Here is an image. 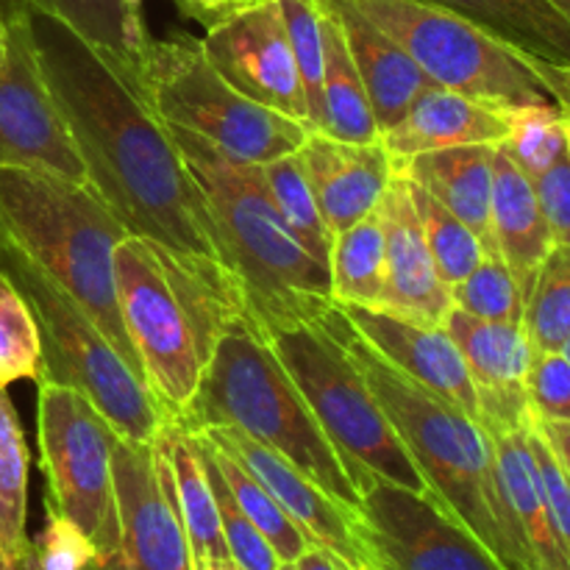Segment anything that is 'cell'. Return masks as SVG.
<instances>
[{
  "instance_id": "obj_1",
  "label": "cell",
  "mask_w": 570,
  "mask_h": 570,
  "mask_svg": "<svg viewBox=\"0 0 570 570\" xmlns=\"http://www.w3.org/2000/svg\"><path fill=\"white\" fill-rule=\"evenodd\" d=\"M31 31L45 81L87 170V187L134 237L223 267L200 195L165 122L70 26L31 14Z\"/></svg>"
},
{
  "instance_id": "obj_2",
  "label": "cell",
  "mask_w": 570,
  "mask_h": 570,
  "mask_svg": "<svg viewBox=\"0 0 570 570\" xmlns=\"http://www.w3.org/2000/svg\"><path fill=\"white\" fill-rule=\"evenodd\" d=\"M317 323L348 351L367 379L426 479L429 495L462 523L501 568L540 570L501 493L493 440L482 423L384 360L337 304Z\"/></svg>"
},
{
  "instance_id": "obj_3",
  "label": "cell",
  "mask_w": 570,
  "mask_h": 570,
  "mask_svg": "<svg viewBox=\"0 0 570 570\" xmlns=\"http://www.w3.org/2000/svg\"><path fill=\"white\" fill-rule=\"evenodd\" d=\"M167 131L200 195L206 232L256 326L287 332L321 321L334 306L328 267L278 215L259 165L232 159L181 128Z\"/></svg>"
},
{
  "instance_id": "obj_4",
  "label": "cell",
  "mask_w": 570,
  "mask_h": 570,
  "mask_svg": "<svg viewBox=\"0 0 570 570\" xmlns=\"http://www.w3.org/2000/svg\"><path fill=\"white\" fill-rule=\"evenodd\" d=\"M115 287L142 382L165 417L178 421L198 390L223 326L245 312L223 267L184 259L145 237L115 245Z\"/></svg>"
},
{
  "instance_id": "obj_5",
  "label": "cell",
  "mask_w": 570,
  "mask_h": 570,
  "mask_svg": "<svg viewBox=\"0 0 570 570\" xmlns=\"http://www.w3.org/2000/svg\"><path fill=\"white\" fill-rule=\"evenodd\" d=\"M176 423L187 432L239 429L293 462L340 504L360 512L362 495L337 449L248 312H239L223 326L198 390Z\"/></svg>"
},
{
  "instance_id": "obj_6",
  "label": "cell",
  "mask_w": 570,
  "mask_h": 570,
  "mask_svg": "<svg viewBox=\"0 0 570 570\" xmlns=\"http://www.w3.org/2000/svg\"><path fill=\"white\" fill-rule=\"evenodd\" d=\"M0 220L9 239L111 340L142 379L115 287V245L128 234L87 187L45 170L0 167Z\"/></svg>"
},
{
  "instance_id": "obj_7",
  "label": "cell",
  "mask_w": 570,
  "mask_h": 570,
  "mask_svg": "<svg viewBox=\"0 0 570 570\" xmlns=\"http://www.w3.org/2000/svg\"><path fill=\"white\" fill-rule=\"evenodd\" d=\"M265 334L337 449L360 495L373 482L399 484L429 495L426 479L417 471L367 379L321 323Z\"/></svg>"
},
{
  "instance_id": "obj_8",
  "label": "cell",
  "mask_w": 570,
  "mask_h": 570,
  "mask_svg": "<svg viewBox=\"0 0 570 570\" xmlns=\"http://www.w3.org/2000/svg\"><path fill=\"white\" fill-rule=\"evenodd\" d=\"M139 98L165 126L195 134L245 165L295 154L309 128L232 87L206 59L200 39H148L134 78Z\"/></svg>"
},
{
  "instance_id": "obj_9",
  "label": "cell",
  "mask_w": 570,
  "mask_h": 570,
  "mask_svg": "<svg viewBox=\"0 0 570 570\" xmlns=\"http://www.w3.org/2000/svg\"><path fill=\"white\" fill-rule=\"evenodd\" d=\"M0 267L20 287L37 317L42 340L39 379L81 393L120 440L154 443L165 412L92 317L78 309L11 239L0 250Z\"/></svg>"
},
{
  "instance_id": "obj_10",
  "label": "cell",
  "mask_w": 570,
  "mask_h": 570,
  "mask_svg": "<svg viewBox=\"0 0 570 570\" xmlns=\"http://www.w3.org/2000/svg\"><path fill=\"white\" fill-rule=\"evenodd\" d=\"M421 65L429 81L482 104L518 109L554 104L523 50L456 11L423 0H351Z\"/></svg>"
},
{
  "instance_id": "obj_11",
  "label": "cell",
  "mask_w": 570,
  "mask_h": 570,
  "mask_svg": "<svg viewBox=\"0 0 570 570\" xmlns=\"http://www.w3.org/2000/svg\"><path fill=\"white\" fill-rule=\"evenodd\" d=\"M39 468L48 482L45 504L70 518L98 549V566L120 546L111 449L117 434L81 393L37 382Z\"/></svg>"
},
{
  "instance_id": "obj_12",
  "label": "cell",
  "mask_w": 570,
  "mask_h": 570,
  "mask_svg": "<svg viewBox=\"0 0 570 570\" xmlns=\"http://www.w3.org/2000/svg\"><path fill=\"white\" fill-rule=\"evenodd\" d=\"M9 20V53L0 65V167L45 170L67 181L87 184L65 117L39 65L31 14Z\"/></svg>"
},
{
  "instance_id": "obj_13",
  "label": "cell",
  "mask_w": 570,
  "mask_h": 570,
  "mask_svg": "<svg viewBox=\"0 0 570 570\" xmlns=\"http://www.w3.org/2000/svg\"><path fill=\"white\" fill-rule=\"evenodd\" d=\"M376 570H504L432 495L373 482L360 504Z\"/></svg>"
},
{
  "instance_id": "obj_14",
  "label": "cell",
  "mask_w": 570,
  "mask_h": 570,
  "mask_svg": "<svg viewBox=\"0 0 570 570\" xmlns=\"http://www.w3.org/2000/svg\"><path fill=\"white\" fill-rule=\"evenodd\" d=\"M117 529L120 546L92 570H193L176 501V479L159 443L115 440Z\"/></svg>"
},
{
  "instance_id": "obj_15",
  "label": "cell",
  "mask_w": 570,
  "mask_h": 570,
  "mask_svg": "<svg viewBox=\"0 0 570 570\" xmlns=\"http://www.w3.org/2000/svg\"><path fill=\"white\" fill-rule=\"evenodd\" d=\"M200 48L237 92L309 128L304 89L278 0H259L209 26Z\"/></svg>"
},
{
  "instance_id": "obj_16",
  "label": "cell",
  "mask_w": 570,
  "mask_h": 570,
  "mask_svg": "<svg viewBox=\"0 0 570 570\" xmlns=\"http://www.w3.org/2000/svg\"><path fill=\"white\" fill-rule=\"evenodd\" d=\"M198 434H204L223 454L237 460L273 495L284 515L309 540V546L328 551L351 570H376L365 538H362L360 512L340 504L326 490L317 488L306 473H301L293 462L278 456L267 445L256 443L239 429L209 426L200 429Z\"/></svg>"
},
{
  "instance_id": "obj_17",
  "label": "cell",
  "mask_w": 570,
  "mask_h": 570,
  "mask_svg": "<svg viewBox=\"0 0 570 570\" xmlns=\"http://www.w3.org/2000/svg\"><path fill=\"white\" fill-rule=\"evenodd\" d=\"M443 328L460 348L479 399V423L484 429H523L534 421L529 406L527 376L534 345L521 323L482 321L462 309L445 315Z\"/></svg>"
},
{
  "instance_id": "obj_18",
  "label": "cell",
  "mask_w": 570,
  "mask_h": 570,
  "mask_svg": "<svg viewBox=\"0 0 570 570\" xmlns=\"http://www.w3.org/2000/svg\"><path fill=\"white\" fill-rule=\"evenodd\" d=\"M376 215L384 228V293L379 309L423 326H443L445 315L454 309L451 287L434 267L421 217L412 204L410 178L395 165Z\"/></svg>"
},
{
  "instance_id": "obj_19",
  "label": "cell",
  "mask_w": 570,
  "mask_h": 570,
  "mask_svg": "<svg viewBox=\"0 0 570 570\" xmlns=\"http://www.w3.org/2000/svg\"><path fill=\"white\" fill-rule=\"evenodd\" d=\"M362 337L399 371L479 421V399L471 371L443 326H423L384 309L340 306Z\"/></svg>"
},
{
  "instance_id": "obj_20",
  "label": "cell",
  "mask_w": 570,
  "mask_h": 570,
  "mask_svg": "<svg viewBox=\"0 0 570 570\" xmlns=\"http://www.w3.org/2000/svg\"><path fill=\"white\" fill-rule=\"evenodd\" d=\"M298 154L332 237L373 215L393 178V159L382 142H340L309 131Z\"/></svg>"
},
{
  "instance_id": "obj_21",
  "label": "cell",
  "mask_w": 570,
  "mask_h": 570,
  "mask_svg": "<svg viewBox=\"0 0 570 570\" xmlns=\"http://www.w3.org/2000/svg\"><path fill=\"white\" fill-rule=\"evenodd\" d=\"M510 111L432 83L417 95L404 120L382 134V145L393 165L432 150L501 145L510 131Z\"/></svg>"
},
{
  "instance_id": "obj_22",
  "label": "cell",
  "mask_w": 570,
  "mask_h": 570,
  "mask_svg": "<svg viewBox=\"0 0 570 570\" xmlns=\"http://www.w3.org/2000/svg\"><path fill=\"white\" fill-rule=\"evenodd\" d=\"M328 3L343 26L351 59L371 100L379 131H390L404 120L417 95L432 87V81L421 65L376 22L367 20L351 0H328Z\"/></svg>"
},
{
  "instance_id": "obj_23",
  "label": "cell",
  "mask_w": 570,
  "mask_h": 570,
  "mask_svg": "<svg viewBox=\"0 0 570 570\" xmlns=\"http://www.w3.org/2000/svg\"><path fill=\"white\" fill-rule=\"evenodd\" d=\"M490 226H493V243L504 265L510 267L512 278L518 282L527 306L529 289L540 265L554 248L549 223L540 209L534 181L515 165L501 145H495L493 156V204H490Z\"/></svg>"
},
{
  "instance_id": "obj_24",
  "label": "cell",
  "mask_w": 570,
  "mask_h": 570,
  "mask_svg": "<svg viewBox=\"0 0 570 570\" xmlns=\"http://www.w3.org/2000/svg\"><path fill=\"white\" fill-rule=\"evenodd\" d=\"M493 156L495 145H462L432 150L395 165L412 181L432 193L456 220L465 223L482 243L484 254H499L490 226L493 204Z\"/></svg>"
},
{
  "instance_id": "obj_25",
  "label": "cell",
  "mask_w": 570,
  "mask_h": 570,
  "mask_svg": "<svg viewBox=\"0 0 570 570\" xmlns=\"http://www.w3.org/2000/svg\"><path fill=\"white\" fill-rule=\"evenodd\" d=\"M154 440L165 449L167 460L173 465L178 515H181L189 551V568L217 570L232 557H228L226 538H223L220 512H217L215 490H212L209 473H206L198 438L184 426H178L176 421L165 417Z\"/></svg>"
},
{
  "instance_id": "obj_26",
  "label": "cell",
  "mask_w": 570,
  "mask_h": 570,
  "mask_svg": "<svg viewBox=\"0 0 570 570\" xmlns=\"http://www.w3.org/2000/svg\"><path fill=\"white\" fill-rule=\"evenodd\" d=\"M534 423V421H532ZM529 423V426H532ZM523 429H484L493 440L495 471H499L501 493L532 549L534 562L540 570H570V554L557 534L551 521L549 501H546L543 482H540L538 465H534L532 449H529Z\"/></svg>"
},
{
  "instance_id": "obj_27",
  "label": "cell",
  "mask_w": 570,
  "mask_h": 570,
  "mask_svg": "<svg viewBox=\"0 0 570 570\" xmlns=\"http://www.w3.org/2000/svg\"><path fill=\"white\" fill-rule=\"evenodd\" d=\"M3 17L48 14L70 26L83 42L98 53L134 87L139 56L148 45L142 17L131 14L120 0H0ZM137 89V87H134Z\"/></svg>"
},
{
  "instance_id": "obj_28",
  "label": "cell",
  "mask_w": 570,
  "mask_h": 570,
  "mask_svg": "<svg viewBox=\"0 0 570 570\" xmlns=\"http://www.w3.org/2000/svg\"><path fill=\"white\" fill-rule=\"evenodd\" d=\"M317 131L340 142H382V131L351 59L343 26L328 0H323V89Z\"/></svg>"
},
{
  "instance_id": "obj_29",
  "label": "cell",
  "mask_w": 570,
  "mask_h": 570,
  "mask_svg": "<svg viewBox=\"0 0 570 570\" xmlns=\"http://www.w3.org/2000/svg\"><path fill=\"white\" fill-rule=\"evenodd\" d=\"M456 11L538 59L570 65V22L549 0H423Z\"/></svg>"
},
{
  "instance_id": "obj_30",
  "label": "cell",
  "mask_w": 570,
  "mask_h": 570,
  "mask_svg": "<svg viewBox=\"0 0 570 570\" xmlns=\"http://www.w3.org/2000/svg\"><path fill=\"white\" fill-rule=\"evenodd\" d=\"M328 278L337 306L379 309L384 293V228L376 212L334 237Z\"/></svg>"
},
{
  "instance_id": "obj_31",
  "label": "cell",
  "mask_w": 570,
  "mask_h": 570,
  "mask_svg": "<svg viewBox=\"0 0 570 570\" xmlns=\"http://www.w3.org/2000/svg\"><path fill=\"white\" fill-rule=\"evenodd\" d=\"M28 451L20 415L0 390V557H14L31 546L28 523Z\"/></svg>"
},
{
  "instance_id": "obj_32",
  "label": "cell",
  "mask_w": 570,
  "mask_h": 570,
  "mask_svg": "<svg viewBox=\"0 0 570 570\" xmlns=\"http://www.w3.org/2000/svg\"><path fill=\"white\" fill-rule=\"evenodd\" d=\"M262 178L267 184V193H271L273 204H276L278 215L284 217L293 234L298 237V243L315 256L321 265L328 267V256H332V232L323 223L321 209H317L315 193L309 187V178H306L304 159L301 154L278 156V159L265 161L259 165Z\"/></svg>"
},
{
  "instance_id": "obj_33",
  "label": "cell",
  "mask_w": 570,
  "mask_h": 570,
  "mask_svg": "<svg viewBox=\"0 0 570 570\" xmlns=\"http://www.w3.org/2000/svg\"><path fill=\"white\" fill-rule=\"evenodd\" d=\"M534 351H562L570 337V245H554L540 265L523 306Z\"/></svg>"
},
{
  "instance_id": "obj_34",
  "label": "cell",
  "mask_w": 570,
  "mask_h": 570,
  "mask_svg": "<svg viewBox=\"0 0 570 570\" xmlns=\"http://www.w3.org/2000/svg\"><path fill=\"white\" fill-rule=\"evenodd\" d=\"M200 438H204V434H200ZM206 445H209L212 456H215V462H217V468H220L223 479H226L228 490H232V495L237 499L239 510H243L245 515H248V521L259 529L262 538L273 546V551H276L278 560L298 562V557L304 554L306 549H312L309 540L298 532V527H295V523L284 515V510L276 504V501H273V495L267 493V490L262 488V484L256 482V479L250 476V473L245 471L237 460H232V456L223 454L220 449H215L209 440H206Z\"/></svg>"
},
{
  "instance_id": "obj_35",
  "label": "cell",
  "mask_w": 570,
  "mask_h": 570,
  "mask_svg": "<svg viewBox=\"0 0 570 570\" xmlns=\"http://www.w3.org/2000/svg\"><path fill=\"white\" fill-rule=\"evenodd\" d=\"M410 189L412 204H415L417 217H421L423 234H426L429 250H432L434 267H438L440 278H443L449 287H454V284H460L462 278L482 262V243H479V237L465 226V223L456 220L432 193H426V189L417 181H412V178Z\"/></svg>"
},
{
  "instance_id": "obj_36",
  "label": "cell",
  "mask_w": 570,
  "mask_h": 570,
  "mask_svg": "<svg viewBox=\"0 0 570 570\" xmlns=\"http://www.w3.org/2000/svg\"><path fill=\"white\" fill-rule=\"evenodd\" d=\"M42 373V340L26 295L0 267V390L37 382Z\"/></svg>"
},
{
  "instance_id": "obj_37",
  "label": "cell",
  "mask_w": 570,
  "mask_h": 570,
  "mask_svg": "<svg viewBox=\"0 0 570 570\" xmlns=\"http://www.w3.org/2000/svg\"><path fill=\"white\" fill-rule=\"evenodd\" d=\"M501 148L529 178H538L568 154L566 122L557 104L518 106L510 111V131Z\"/></svg>"
},
{
  "instance_id": "obj_38",
  "label": "cell",
  "mask_w": 570,
  "mask_h": 570,
  "mask_svg": "<svg viewBox=\"0 0 570 570\" xmlns=\"http://www.w3.org/2000/svg\"><path fill=\"white\" fill-rule=\"evenodd\" d=\"M451 304L482 321L523 326L521 287L499 254H484L482 262L460 284L451 287Z\"/></svg>"
},
{
  "instance_id": "obj_39",
  "label": "cell",
  "mask_w": 570,
  "mask_h": 570,
  "mask_svg": "<svg viewBox=\"0 0 570 570\" xmlns=\"http://www.w3.org/2000/svg\"><path fill=\"white\" fill-rule=\"evenodd\" d=\"M278 6L304 89L309 131H317L323 89V0H278Z\"/></svg>"
},
{
  "instance_id": "obj_40",
  "label": "cell",
  "mask_w": 570,
  "mask_h": 570,
  "mask_svg": "<svg viewBox=\"0 0 570 570\" xmlns=\"http://www.w3.org/2000/svg\"><path fill=\"white\" fill-rule=\"evenodd\" d=\"M195 438H198L200 451H204L206 473H209L212 490H215L223 538H226V549H228V557H232V562H237L243 570H276L278 566H282V560L276 557L273 546L262 538L259 529L248 521V515L239 510L237 499H234L232 490H228L226 479H223L220 468H217V462H215V456H212L206 440L200 438V434H195Z\"/></svg>"
},
{
  "instance_id": "obj_41",
  "label": "cell",
  "mask_w": 570,
  "mask_h": 570,
  "mask_svg": "<svg viewBox=\"0 0 570 570\" xmlns=\"http://www.w3.org/2000/svg\"><path fill=\"white\" fill-rule=\"evenodd\" d=\"M39 570H92L98 566V549L92 540L61 512L45 504V527L31 540Z\"/></svg>"
},
{
  "instance_id": "obj_42",
  "label": "cell",
  "mask_w": 570,
  "mask_h": 570,
  "mask_svg": "<svg viewBox=\"0 0 570 570\" xmlns=\"http://www.w3.org/2000/svg\"><path fill=\"white\" fill-rule=\"evenodd\" d=\"M527 395L538 421H570V360L562 351H534Z\"/></svg>"
},
{
  "instance_id": "obj_43",
  "label": "cell",
  "mask_w": 570,
  "mask_h": 570,
  "mask_svg": "<svg viewBox=\"0 0 570 570\" xmlns=\"http://www.w3.org/2000/svg\"><path fill=\"white\" fill-rule=\"evenodd\" d=\"M527 440H529V449H532L534 465H538L540 482H543L546 501H549V510H551V521H554L557 534H560L562 546H566L570 554V482L534 423L529 426Z\"/></svg>"
},
{
  "instance_id": "obj_44",
  "label": "cell",
  "mask_w": 570,
  "mask_h": 570,
  "mask_svg": "<svg viewBox=\"0 0 570 570\" xmlns=\"http://www.w3.org/2000/svg\"><path fill=\"white\" fill-rule=\"evenodd\" d=\"M534 181L540 209L554 245H570V159L568 154L557 159L546 173H540Z\"/></svg>"
},
{
  "instance_id": "obj_45",
  "label": "cell",
  "mask_w": 570,
  "mask_h": 570,
  "mask_svg": "<svg viewBox=\"0 0 570 570\" xmlns=\"http://www.w3.org/2000/svg\"><path fill=\"white\" fill-rule=\"evenodd\" d=\"M523 56H527V65L532 67V72L546 87V92L551 95V100L562 109H570V65H554V61L538 59L532 53Z\"/></svg>"
},
{
  "instance_id": "obj_46",
  "label": "cell",
  "mask_w": 570,
  "mask_h": 570,
  "mask_svg": "<svg viewBox=\"0 0 570 570\" xmlns=\"http://www.w3.org/2000/svg\"><path fill=\"white\" fill-rule=\"evenodd\" d=\"M176 3L184 14L195 17V20L209 28L215 22L226 20V17L237 14V11L248 9V6L259 3V0H176Z\"/></svg>"
},
{
  "instance_id": "obj_47",
  "label": "cell",
  "mask_w": 570,
  "mask_h": 570,
  "mask_svg": "<svg viewBox=\"0 0 570 570\" xmlns=\"http://www.w3.org/2000/svg\"><path fill=\"white\" fill-rule=\"evenodd\" d=\"M534 426L543 434L546 445L551 449L554 460L560 462L562 473L570 482V421H538L534 417Z\"/></svg>"
},
{
  "instance_id": "obj_48",
  "label": "cell",
  "mask_w": 570,
  "mask_h": 570,
  "mask_svg": "<svg viewBox=\"0 0 570 570\" xmlns=\"http://www.w3.org/2000/svg\"><path fill=\"white\" fill-rule=\"evenodd\" d=\"M295 566H298V570H351V568H345L337 557H332L328 551H323V549H315V546H312V549H306L304 554L298 557V562H295Z\"/></svg>"
},
{
  "instance_id": "obj_49",
  "label": "cell",
  "mask_w": 570,
  "mask_h": 570,
  "mask_svg": "<svg viewBox=\"0 0 570 570\" xmlns=\"http://www.w3.org/2000/svg\"><path fill=\"white\" fill-rule=\"evenodd\" d=\"M0 570H39L37 557H33V546L14 557H0Z\"/></svg>"
},
{
  "instance_id": "obj_50",
  "label": "cell",
  "mask_w": 570,
  "mask_h": 570,
  "mask_svg": "<svg viewBox=\"0 0 570 570\" xmlns=\"http://www.w3.org/2000/svg\"><path fill=\"white\" fill-rule=\"evenodd\" d=\"M6 53H9V20L0 11V65H3Z\"/></svg>"
},
{
  "instance_id": "obj_51",
  "label": "cell",
  "mask_w": 570,
  "mask_h": 570,
  "mask_svg": "<svg viewBox=\"0 0 570 570\" xmlns=\"http://www.w3.org/2000/svg\"><path fill=\"white\" fill-rule=\"evenodd\" d=\"M551 6H554L557 11H562V14H566V20L570 22V0H549Z\"/></svg>"
},
{
  "instance_id": "obj_52",
  "label": "cell",
  "mask_w": 570,
  "mask_h": 570,
  "mask_svg": "<svg viewBox=\"0 0 570 570\" xmlns=\"http://www.w3.org/2000/svg\"><path fill=\"white\" fill-rule=\"evenodd\" d=\"M562 122H566V145H568V159H570V109H562Z\"/></svg>"
},
{
  "instance_id": "obj_53",
  "label": "cell",
  "mask_w": 570,
  "mask_h": 570,
  "mask_svg": "<svg viewBox=\"0 0 570 570\" xmlns=\"http://www.w3.org/2000/svg\"><path fill=\"white\" fill-rule=\"evenodd\" d=\"M122 6H126L128 11H131V14H137V17H142L139 14V9H142V0H120Z\"/></svg>"
},
{
  "instance_id": "obj_54",
  "label": "cell",
  "mask_w": 570,
  "mask_h": 570,
  "mask_svg": "<svg viewBox=\"0 0 570 570\" xmlns=\"http://www.w3.org/2000/svg\"><path fill=\"white\" fill-rule=\"evenodd\" d=\"M6 243H9V232H6L3 220H0V250H3V248H6Z\"/></svg>"
},
{
  "instance_id": "obj_55",
  "label": "cell",
  "mask_w": 570,
  "mask_h": 570,
  "mask_svg": "<svg viewBox=\"0 0 570 570\" xmlns=\"http://www.w3.org/2000/svg\"><path fill=\"white\" fill-rule=\"evenodd\" d=\"M217 570H243V568H239L237 562H232V560H228V562H223V566L217 568Z\"/></svg>"
},
{
  "instance_id": "obj_56",
  "label": "cell",
  "mask_w": 570,
  "mask_h": 570,
  "mask_svg": "<svg viewBox=\"0 0 570 570\" xmlns=\"http://www.w3.org/2000/svg\"><path fill=\"white\" fill-rule=\"evenodd\" d=\"M276 570H298V566H295V562H282Z\"/></svg>"
},
{
  "instance_id": "obj_57",
  "label": "cell",
  "mask_w": 570,
  "mask_h": 570,
  "mask_svg": "<svg viewBox=\"0 0 570 570\" xmlns=\"http://www.w3.org/2000/svg\"><path fill=\"white\" fill-rule=\"evenodd\" d=\"M562 354H566V356H568V360H570V337H568V343H566V345H562Z\"/></svg>"
}]
</instances>
